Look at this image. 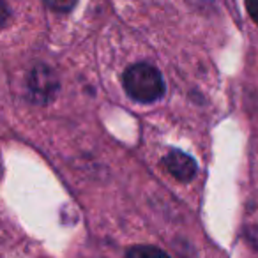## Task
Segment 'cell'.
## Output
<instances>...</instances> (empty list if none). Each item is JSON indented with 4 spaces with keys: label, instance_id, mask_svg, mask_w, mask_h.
<instances>
[{
    "label": "cell",
    "instance_id": "cell-1",
    "mask_svg": "<svg viewBox=\"0 0 258 258\" xmlns=\"http://www.w3.org/2000/svg\"><path fill=\"white\" fill-rule=\"evenodd\" d=\"M124 89L138 103H154L165 94V80L158 68L138 62L124 73Z\"/></svg>",
    "mask_w": 258,
    "mask_h": 258
},
{
    "label": "cell",
    "instance_id": "cell-2",
    "mask_svg": "<svg viewBox=\"0 0 258 258\" xmlns=\"http://www.w3.org/2000/svg\"><path fill=\"white\" fill-rule=\"evenodd\" d=\"M58 90V82L55 73L48 66H36L27 75V92L30 101L37 104H46L55 97Z\"/></svg>",
    "mask_w": 258,
    "mask_h": 258
},
{
    "label": "cell",
    "instance_id": "cell-3",
    "mask_svg": "<svg viewBox=\"0 0 258 258\" xmlns=\"http://www.w3.org/2000/svg\"><path fill=\"white\" fill-rule=\"evenodd\" d=\"M163 165L168 170L170 175L182 182L191 180L197 173V161L191 156L184 154L182 151H170L163 158Z\"/></svg>",
    "mask_w": 258,
    "mask_h": 258
},
{
    "label": "cell",
    "instance_id": "cell-4",
    "mask_svg": "<svg viewBox=\"0 0 258 258\" xmlns=\"http://www.w3.org/2000/svg\"><path fill=\"white\" fill-rule=\"evenodd\" d=\"M127 258H170L163 249L154 246H133L127 249Z\"/></svg>",
    "mask_w": 258,
    "mask_h": 258
},
{
    "label": "cell",
    "instance_id": "cell-5",
    "mask_svg": "<svg viewBox=\"0 0 258 258\" xmlns=\"http://www.w3.org/2000/svg\"><path fill=\"white\" fill-rule=\"evenodd\" d=\"M44 2H46L48 8L53 9L55 13L66 15V13H71L73 9H75L78 0H44Z\"/></svg>",
    "mask_w": 258,
    "mask_h": 258
},
{
    "label": "cell",
    "instance_id": "cell-6",
    "mask_svg": "<svg viewBox=\"0 0 258 258\" xmlns=\"http://www.w3.org/2000/svg\"><path fill=\"white\" fill-rule=\"evenodd\" d=\"M246 8L249 13L251 20L258 25V0H246Z\"/></svg>",
    "mask_w": 258,
    "mask_h": 258
},
{
    "label": "cell",
    "instance_id": "cell-7",
    "mask_svg": "<svg viewBox=\"0 0 258 258\" xmlns=\"http://www.w3.org/2000/svg\"><path fill=\"white\" fill-rule=\"evenodd\" d=\"M246 235H247V240L251 242V246L258 251V228H249Z\"/></svg>",
    "mask_w": 258,
    "mask_h": 258
}]
</instances>
